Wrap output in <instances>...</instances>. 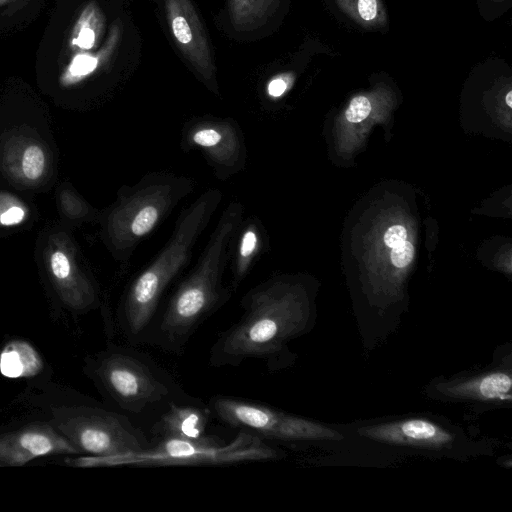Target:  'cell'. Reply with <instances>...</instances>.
Returning <instances> with one entry per match:
<instances>
[{"label": "cell", "instance_id": "cell-1", "mask_svg": "<svg viewBox=\"0 0 512 512\" xmlns=\"http://www.w3.org/2000/svg\"><path fill=\"white\" fill-rule=\"evenodd\" d=\"M242 315L222 332L209 353L213 367H236L248 359L276 363L287 344L308 323V311L296 286L272 277L249 289L241 298Z\"/></svg>", "mask_w": 512, "mask_h": 512}, {"label": "cell", "instance_id": "cell-2", "mask_svg": "<svg viewBox=\"0 0 512 512\" xmlns=\"http://www.w3.org/2000/svg\"><path fill=\"white\" fill-rule=\"evenodd\" d=\"M245 217V207L231 201L221 212L197 263L178 284L155 330V343L181 353L197 328L230 299L223 277L234 235Z\"/></svg>", "mask_w": 512, "mask_h": 512}, {"label": "cell", "instance_id": "cell-3", "mask_svg": "<svg viewBox=\"0 0 512 512\" xmlns=\"http://www.w3.org/2000/svg\"><path fill=\"white\" fill-rule=\"evenodd\" d=\"M222 199L220 189L209 188L183 209L169 239L129 282L122 300V316L130 337H138L147 329L163 293L191 261L194 248Z\"/></svg>", "mask_w": 512, "mask_h": 512}, {"label": "cell", "instance_id": "cell-4", "mask_svg": "<svg viewBox=\"0 0 512 512\" xmlns=\"http://www.w3.org/2000/svg\"><path fill=\"white\" fill-rule=\"evenodd\" d=\"M197 185L195 179L171 171L146 173L120 188L103 217V237L114 259L129 265L138 246Z\"/></svg>", "mask_w": 512, "mask_h": 512}, {"label": "cell", "instance_id": "cell-5", "mask_svg": "<svg viewBox=\"0 0 512 512\" xmlns=\"http://www.w3.org/2000/svg\"><path fill=\"white\" fill-rule=\"evenodd\" d=\"M279 457L277 450L256 435L241 431L230 442L216 436L194 440L160 438L141 451L115 456L67 458V465L79 468L114 466H192L223 465L247 461H266Z\"/></svg>", "mask_w": 512, "mask_h": 512}, {"label": "cell", "instance_id": "cell-6", "mask_svg": "<svg viewBox=\"0 0 512 512\" xmlns=\"http://www.w3.org/2000/svg\"><path fill=\"white\" fill-rule=\"evenodd\" d=\"M95 373L113 401L139 414L172 393L170 382L140 353L115 350L101 358Z\"/></svg>", "mask_w": 512, "mask_h": 512}, {"label": "cell", "instance_id": "cell-7", "mask_svg": "<svg viewBox=\"0 0 512 512\" xmlns=\"http://www.w3.org/2000/svg\"><path fill=\"white\" fill-rule=\"evenodd\" d=\"M210 409L226 425L277 441L339 440L337 431L270 406L230 396L211 398Z\"/></svg>", "mask_w": 512, "mask_h": 512}, {"label": "cell", "instance_id": "cell-8", "mask_svg": "<svg viewBox=\"0 0 512 512\" xmlns=\"http://www.w3.org/2000/svg\"><path fill=\"white\" fill-rule=\"evenodd\" d=\"M57 427L81 453L93 456L133 453L149 445L126 417L98 408L82 409Z\"/></svg>", "mask_w": 512, "mask_h": 512}, {"label": "cell", "instance_id": "cell-9", "mask_svg": "<svg viewBox=\"0 0 512 512\" xmlns=\"http://www.w3.org/2000/svg\"><path fill=\"white\" fill-rule=\"evenodd\" d=\"M181 149L201 153L214 176L226 181L246 168L247 146L243 130L231 118L199 117L181 130Z\"/></svg>", "mask_w": 512, "mask_h": 512}, {"label": "cell", "instance_id": "cell-10", "mask_svg": "<svg viewBox=\"0 0 512 512\" xmlns=\"http://www.w3.org/2000/svg\"><path fill=\"white\" fill-rule=\"evenodd\" d=\"M79 454L66 436L43 423L0 435V463L7 466H23L44 456Z\"/></svg>", "mask_w": 512, "mask_h": 512}, {"label": "cell", "instance_id": "cell-11", "mask_svg": "<svg viewBox=\"0 0 512 512\" xmlns=\"http://www.w3.org/2000/svg\"><path fill=\"white\" fill-rule=\"evenodd\" d=\"M359 434L382 443L426 449H442L454 442L450 431L420 418L364 426Z\"/></svg>", "mask_w": 512, "mask_h": 512}, {"label": "cell", "instance_id": "cell-12", "mask_svg": "<svg viewBox=\"0 0 512 512\" xmlns=\"http://www.w3.org/2000/svg\"><path fill=\"white\" fill-rule=\"evenodd\" d=\"M267 232L261 219L255 215L244 217L233 241L229 255L231 280L229 287L235 292L264 254Z\"/></svg>", "mask_w": 512, "mask_h": 512}, {"label": "cell", "instance_id": "cell-13", "mask_svg": "<svg viewBox=\"0 0 512 512\" xmlns=\"http://www.w3.org/2000/svg\"><path fill=\"white\" fill-rule=\"evenodd\" d=\"M168 17L173 34L181 48L197 64L205 79L212 75L206 39L198 18L187 0H167Z\"/></svg>", "mask_w": 512, "mask_h": 512}, {"label": "cell", "instance_id": "cell-14", "mask_svg": "<svg viewBox=\"0 0 512 512\" xmlns=\"http://www.w3.org/2000/svg\"><path fill=\"white\" fill-rule=\"evenodd\" d=\"M48 263L49 272L68 305L85 309L95 304L97 295L91 281L76 268L66 252L54 250Z\"/></svg>", "mask_w": 512, "mask_h": 512}, {"label": "cell", "instance_id": "cell-15", "mask_svg": "<svg viewBox=\"0 0 512 512\" xmlns=\"http://www.w3.org/2000/svg\"><path fill=\"white\" fill-rule=\"evenodd\" d=\"M208 417L206 409L170 402L152 431L160 438L194 440L205 435Z\"/></svg>", "mask_w": 512, "mask_h": 512}, {"label": "cell", "instance_id": "cell-16", "mask_svg": "<svg viewBox=\"0 0 512 512\" xmlns=\"http://www.w3.org/2000/svg\"><path fill=\"white\" fill-rule=\"evenodd\" d=\"M512 379L509 373L493 371L482 376L441 385L449 397L480 401H511Z\"/></svg>", "mask_w": 512, "mask_h": 512}, {"label": "cell", "instance_id": "cell-17", "mask_svg": "<svg viewBox=\"0 0 512 512\" xmlns=\"http://www.w3.org/2000/svg\"><path fill=\"white\" fill-rule=\"evenodd\" d=\"M43 368V362L28 342L13 340L0 352V373L7 378H29L37 375Z\"/></svg>", "mask_w": 512, "mask_h": 512}, {"label": "cell", "instance_id": "cell-18", "mask_svg": "<svg viewBox=\"0 0 512 512\" xmlns=\"http://www.w3.org/2000/svg\"><path fill=\"white\" fill-rule=\"evenodd\" d=\"M341 10L364 27H380L386 23L381 0H335Z\"/></svg>", "mask_w": 512, "mask_h": 512}, {"label": "cell", "instance_id": "cell-19", "mask_svg": "<svg viewBox=\"0 0 512 512\" xmlns=\"http://www.w3.org/2000/svg\"><path fill=\"white\" fill-rule=\"evenodd\" d=\"M20 167L22 175L27 180L35 181L41 178L46 169V154L43 148L36 143L26 146L21 156Z\"/></svg>", "mask_w": 512, "mask_h": 512}, {"label": "cell", "instance_id": "cell-20", "mask_svg": "<svg viewBox=\"0 0 512 512\" xmlns=\"http://www.w3.org/2000/svg\"><path fill=\"white\" fill-rule=\"evenodd\" d=\"M28 214L26 206L14 196L0 193V226L15 227L24 222Z\"/></svg>", "mask_w": 512, "mask_h": 512}, {"label": "cell", "instance_id": "cell-21", "mask_svg": "<svg viewBox=\"0 0 512 512\" xmlns=\"http://www.w3.org/2000/svg\"><path fill=\"white\" fill-rule=\"evenodd\" d=\"M372 110L369 97L359 95L354 97L345 112V118L351 123H359L366 119Z\"/></svg>", "mask_w": 512, "mask_h": 512}, {"label": "cell", "instance_id": "cell-22", "mask_svg": "<svg viewBox=\"0 0 512 512\" xmlns=\"http://www.w3.org/2000/svg\"><path fill=\"white\" fill-rule=\"evenodd\" d=\"M61 205L68 217L73 219L84 218L90 214L91 209L82 200L70 192H62Z\"/></svg>", "mask_w": 512, "mask_h": 512}, {"label": "cell", "instance_id": "cell-23", "mask_svg": "<svg viewBox=\"0 0 512 512\" xmlns=\"http://www.w3.org/2000/svg\"><path fill=\"white\" fill-rule=\"evenodd\" d=\"M413 255V245L409 241L405 240L400 245L392 248L390 257L391 262L394 266L398 268H403L411 262Z\"/></svg>", "mask_w": 512, "mask_h": 512}, {"label": "cell", "instance_id": "cell-24", "mask_svg": "<svg viewBox=\"0 0 512 512\" xmlns=\"http://www.w3.org/2000/svg\"><path fill=\"white\" fill-rule=\"evenodd\" d=\"M97 66V59L89 55H77L69 68L74 76H84L91 73Z\"/></svg>", "mask_w": 512, "mask_h": 512}, {"label": "cell", "instance_id": "cell-25", "mask_svg": "<svg viewBox=\"0 0 512 512\" xmlns=\"http://www.w3.org/2000/svg\"><path fill=\"white\" fill-rule=\"evenodd\" d=\"M407 231L401 225H393L384 234V243L389 248H394L406 240Z\"/></svg>", "mask_w": 512, "mask_h": 512}, {"label": "cell", "instance_id": "cell-26", "mask_svg": "<svg viewBox=\"0 0 512 512\" xmlns=\"http://www.w3.org/2000/svg\"><path fill=\"white\" fill-rule=\"evenodd\" d=\"M95 33L91 28L84 27L80 30L77 38L73 40V44L83 49H90L94 45Z\"/></svg>", "mask_w": 512, "mask_h": 512}, {"label": "cell", "instance_id": "cell-27", "mask_svg": "<svg viewBox=\"0 0 512 512\" xmlns=\"http://www.w3.org/2000/svg\"><path fill=\"white\" fill-rule=\"evenodd\" d=\"M289 81L285 77H277L272 79L268 86H267V92L269 96L273 98H278L284 94V92L288 88Z\"/></svg>", "mask_w": 512, "mask_h": 512}, {"label": "cell", "instance_id": "cell-28", "mask_svg": "<svg viewBox=\"0 0 512 512\" xmlns=\"http://www.w3.org/2000/svg\"><path fill=\"white\" fill-rule=\"evenodd\" d=\"M505 102L507 104L508 107H512V91L509 90L506 94V97H505Z\"/></svg>", "mask_w": 512, "mask_h": 512}]
</instances>
